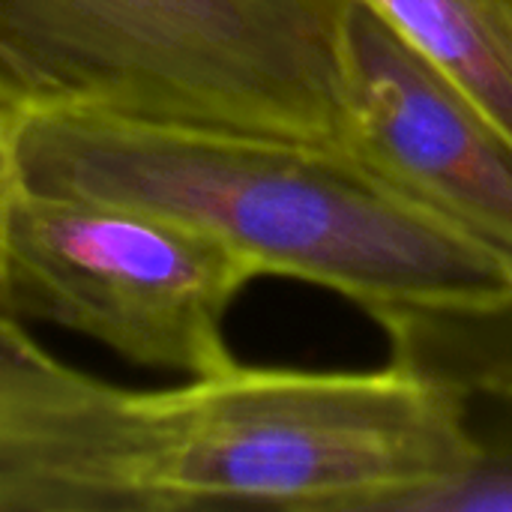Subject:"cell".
<instances>
[{"label": "cell", "instance_id": "obj_1", "mask_svg": "<svg viewBox=\"0 0 512 512\" xmlns=\"http://www.w3.org/2000/svg\"><path fill=\"white\" fill-rule=\"evenodd\" d=\"M471 399L396 345L378 372L246 369L0 414V512H399L477 465Z\"/></svg>", "mask_w": 512, "mask_h": 512}, {"label": "cell", "instance_id": "obj_2", "mask_svg": "<svg viewBox=\"0 0 512 512\" xmlns=\"http://www.w3.org/2000/svg\"><path fill=\"white\" fill-rule=\"evenodd\" d=\"M9 180L150 210L225 240L261 276L345 294L375 318H489L512 276L330 150L30 99L6 117Z\"/></svg>", "mask_w": 512, "mask_h": 512}, {"label": "cell", "instance_id": "obj_3", "mask_svg": "<svg viewBox=\"0 0 512 512\" xmlns=\"http://www.w3.org/2000/svg\"><path fill=\"white\" fill-rule=\"evenodd\" d=\"M348 0H0L39 99L336 153Z\"/></svg>", "mask_w": 512, "mask_h": 512}, {"label": "cell", "instance_id": "obj_4", "mask_svg": "<svg viewBox=\"0 0 512 512\" xmlns=\"http://www.w3.org/2000/svg\"><path fill=\"white\" fill-rule=\"evenodd\" d=\"M255 261L177 219L72 195L0 186V318L42 321L117 357L180 372L237 366L225 318Z\"/></svg>", "mask_w": 512, "mask_h": 512}, {"label": "cell", "instance_id": "obj_5", "mask_svg": "<svg viewBox=\"0 0 512 512\" xmlns=\"http://www.w3.org/2000/svg\"><path fill=\"white\" fill-rule=\"evenodd\" d=\"M336 156L512 276V141L360 0L345 3L342 21Z\"/></svg>", "mask_w": 512, "mask_h": 512}, {"label": "cell", "instance_id": "obj_6", "mask_svg": "<svg viewBox=\"0 0 512 512\" xmlns=\"http://www.w3.org/2000/svg\"><path fill=\"white\" fill-rule=\"evenodd\" d=\"M512 141V0H360Z\"/></svg>", "mask_w": 512, "mask_h": 512}, {"label": "cell", "instance_id": "obj_7", "mask_svg": "<svg viewBox=\"0 0 512 512\" xmlns=\"http://www.w3.org/2000/svg\"><path fill=\"white\" fill-rule=\"evenodd\" d=\"M453 381L462 390H483V396H495L512 408V360L486 363L474 381ZM402 512H512V453L483 447L471 471L414 495Z\"/></svg>", "mask_w": 512, "mask_h": 512}, {"label": "cell", "instance_id": "obj_8", "mask_svg": "<svg viewBox=\"0 0 512 512\" xmlns=\"http://www.w3.org/2000/svg\"><path fill=\"white\" fill-rule=\"evenodd\" d=\"M84 381L87 375L42 351L21 324L0 318V411L66 396Z\"/></svg>", "mask_w": 512, "mask_h": 512}, {"label": "cell", "instance_id": "obj_9", "mask_svg": "<svg viewBox=\"0 0 512 512\" xmlns=\"http://www.w3.org/2000/svg\"><path fill=\"white\" fill-rule=\"evenodd\" d=\"M30 99H39L36 84L21 72V66L0 45V108L15 111L18 105H24Z\"/></svg>", "mask_w": 512, "mask_h": 512}, {"label": "cell", "instance_id": "obj_10", "mask_svg": "<svg viewBox=\"0 0 512 512\" xmlns=\"http://www.w3.org/2000/svg\"><path fill=\"white\" fill-rule=\"evenodd\" d=\"M12 111H6V108H0V186L6 183V117H9Z\"/></svg>", "mask_w": 512, "mask_h": 512}]
</instances>
